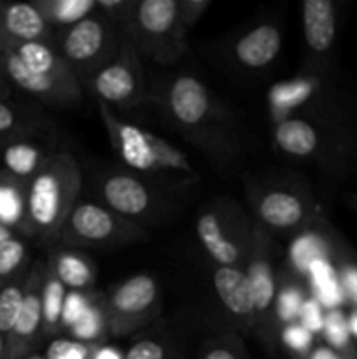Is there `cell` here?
Returning <instances> with one entry per match:
<instances>
[{"label": "cell", "mask_w": 357, "mask_h": 359, "mask_svg": "<svg viewBox=\"0 0 357 359\" xmlns=\"http://www.w3.org/2000/svg\"><path fill=\"white\" fill-rule=\"evenodd\" d=\"M83 175L69 151L55 153L34 175L27 193V217L42 241L62 231L70 210L79 202Z\"/></svg>", "instance_id": "cell-1"}, {"label": "cell", "mask_w": 357, "mask_h": 359, "mask_svg": "<svg viewBox=\"0 0 357 359\" xmlns=\"http://www.w3.org/2000/svg\"><path fill=\"white\" fill-rule=\"evenodd\" d=\"M102 118L107 126L111 144L130 168L139 172H184L192 174V168L184 154L172 144L139 126L121 121L112 114L105 102L98 100Z\"/></svg>", "instance_id": "cell-2"}, {"label": "cell", "mask_w": 357, "mask_h": 359, "mask_svg": "<svg viewBox=\"0 0 357 359\" xmlns=\"http://www.w3.org/2000/svg\"><path fill=\"white\" fill-rule=\"evenodd\" d=\"M121 41L115 25L100 14H91L86 20L62 30L58 53L77 77L94 76L114 60Z\"/></svg>", "instance_id": "cell-3"}, {"label": "cell", "mask_w": 357, "mask_h": 359, "mask_svg": "<svg viewBox=\"0 0 357 359\" xmlns=\"http://www.w3.org/2000/svg\"><path fill=\"white\" fill-rule=\"evenodd\" d=\"M126 28L135 44L140 42L144 51H149L161 62L170 60L172 49L178 53L184 37L177 0H144L133 4Z\"/></svg>", "instance_id": "cell-4"}, {"label": "cell", "mask_w": 357, "mask_h": 359, "mask_svg": "<svg viewBox=\"0 0 357 359\" xmlns=\"http://www.w3.org/2000/svg\"><path fill=\"white\" fill-rule=\"evenodd\" d=\"M91 88L98 100L107 105L130 107L144 97V74L132 41L125 39L107 67L91 77Z\"/></svg>", "instance_id": "cell-5"}, {"label": "cell", "mask_w": 357, "mask_h": 359, "mask_svg": "<svg viewBox=\"0 0 357 359\" xmlns=\"http://www.w3.org/2000/svg\"><path fill=\"white\" fill-rule=\"evenodd\" d=\"M0 62L4 69L9 74L10 79L28 93L35 95L48 104L65 105L80 98V86H70V84L59 83V81L46 77L42 74L34 72L23 60L18 56L13 46L7 39L0 34Z\"/></svg>", "instance_id": "cell-6"}, {"label": "cell", "mask_w": 357, "mask_h": 359, "mask_svg": "<svg viewBox=\"0 0 357 359\" xmlns=\"http://www.w3.org/2000/svg\"><path fill=\"white\" fill-rule=\"evenodd\" d=\"M121 230V221L115 217L112 210L94 202L79 200L70 210L59 233L65 237V241L69 237V241L98 244V242H108L111 238L118 237Z\"/></svg>", "instance_id": "cell-7"}, {"label": "cell", "mask_w": 357, "mask_h": 359, "mask_svg": "<svg viewBox=\"0 0 357 359\" xmlns=\"http://www.w3.org/2000/svg\"><path fill=\"white\" fill-rule=\"evenodd\" d=\"M102 198L114 214L136 217L153 205V195L140 179L130 174H111L102 182Z\"/></svg>", "instance_id": "cell-8"}, {"label": "cell", "mask_w": 357, "mask_h": 359, "mask_svg": "<svg viewBox=\"0 0 357 359\" xmlns=\"http://www.w3.org/2000/svg\"><path fill=\"white\" fill-rule=\"evenodd\" d=\"M168 104L175 119L189 128L200 125L210 109L205 86L191 76H181L174 81L168 95Z\"/></svg>", "instance_id": "cell-9"}, {"label": "cell", "mask_w": 357, "mask_h": 359, "mask_svg": "<svg viewBox=\"0 0 357 359\" xmlns=\"http://www.w3.org/2000/svg\"><path fill=\"white\" fill-rule=\"evenodd\" d=\"M2 34V32H0ZM4 35V34H2ZM6 37V35H4ZM7 42L13 46L21 60L30 67L34 72L42 74L46 77L59 81V83L70 84V86H79V77L70 70L65 60L59 56L58 49L52 48L48 42H18L6 37Z\"/></svg>", "instance_id": "cell-10"}, {"label": "cell", "mask_w": 357, "mask_h": 359, "mask_svg": "<svg viewBox=\"0 0 357 359\" xmlns=\"http://www.w3.org/2000/svg\"><path fill=\"white\" fill-rule=\"evenodd\" d=\"M214 286L224 307L240 319L252 321L255 316L251 283L244 270L237 266H219L214 273Z\"/></svg>", "instance_id": "cell-11"}, {"label": "cell", "mask_w": 357, "mask_h": 359, "mask_svg": "<svg viewBox=\"0 0 357 359\" xmlns=\"http://www.w3.org/2000/svg\"><path fill=\"white\" fill-rule=\"evenodd\" d=\"M156 283L149 276H136L122 283L112 293L108 307L115 321L133 319L149 311L156 302Z\"/></svg>", "instance_id": "cell-12"}, {"label": "cell", "mask_w": 357, "mask_h": 359, "mask_svg": "<svg viewBox=\"0 0 357 359\" xmlns=\"http://www.w3.org/2000/svg\"><path fill=\"white\" fill-rule=\"evenodd\" d=\"M2 34L18 42H46L49 23L35 4H10L2 13Z\"/></svg>", "instance_id": "cell-13"}, {"label": "cell", "mask_w": 357, "mask_h": 359, "mask_svg": "<svg viewBox=\"0 0 357 359\" xmlns=\"http://www.w3.org/2000/svg\"><path fill=\"white\" fill-rule=\"evenodd\" d=\"M282 44L280 30L273 25H259L234 46V56L248 69H262L276 58Z\"/></svg>", "instance_id": "cell-14"}, {"label": "cell", "mask_w": 357, "mask_h": 359, "mask_svg": "<svg viewBox=\"0 0 357 359\" xmlns=\"http://www.w3.org/2000/svg\"><path fill=\"white\" fill-rule=\"evenodd\" d=\"M303 28L310 49L326 53L332 46L336 34L335 7L329 0H304Z\"/></svg>", "instance_id": "cell-15"}, {"label": "cell", "mask_w": 357, "mask_h": 359, "mask_svg": "<svg viewBox=\"0 0 357 359\" xmlns=\"http://www.w3.org/2000/svg\"><path fill=\"white\" fill-rule=\"evenodd\" d=\"M196 233L210 258L220 266H237L240 262V248L226 235L223 221L217 214L203 212L196 223Z\"/></svg>", "instance_id": "cell-16"}, {"label": "cell", "mask_w": 357, "mask_h": 359, "mask_svg": "<svg viewBox=\"0 0 357 359\" xmlns=\"http://www.w3.org/2000/svg\"><path fill=\"white\" fill-rule=\"evenodd\" d=\"M38 270H34L30 276V283L24 290L23 305H21L20 316H18L16 326L13 330L14 349H23L28 342L35 339L37 332L41 330L42 323V283Z\"/></svg>", "instance_id": "cell-17"}, {"label": "cell", "mask_w": 357, "mask_h": 359, "mask_svg": "<svg viewBox=\"0 0 357 359\" xmlns=\"http://www.w3.org/2000/svg\"><path fill=\"white\" fill-rule=\"evenodd\" d=\"M258 214L273 228H293L304 219V203L294 193L270 191L259 200Z\"/></svg>", "instance_id": "cell-18"}, {"label": "cell", "mask_w": 357, "mask_h": 359, "mask_svg": "<svg viewBox=\"0 0 357 359\" xmlns=\"http://www.w3.org/2000/svg\"><path fill=\"white\" fill-rule=\"evenodd\" d=\"M248 283H251L252 298H254L255 316L266 314L275 304L276 290H275V276H273L272 263L266 256L265 244L261 237L255 241V251L252 255L251 265H248Z\"/></svg>", "instance_id": "cell-19"}, {"label": "cell", "mask_w": 357, "mask_h": 359, "mask_svg": "<svg viewBox=\"0 0 357 359\" xmlns=\"http://www.w3.org/2000/svg\"><path fill=\"white\" fill-rule=\"evenodd\" d=\"M275 140L282 151L293 156H308L317 149L318 137L314 126L303 119H286L275 130Z\"/></svg>", "instance_id": "cell-20"}, {"label": "cell", "mask_w": 357, "mask_h": 359, "mask_svg": "<svg viewBox=\"0 0 357 359\" xmlns=\"http://www.w3.org/2000/svg\"><path fill=\"white\" fill-rule=\"evenodd\" d=\"M307 272L310 273L312 284H314L315 300L322 307L336 311L345 300V291H343L342 280H338L332 266L326 262V258H322L312 263Z\"/></svg>", "instance_id": "cell-21"}, {"label": "cell", "mask_w": 357, "mask_h": 359, "mask_svg": "<svg viewBox=\"0 0 357 359\" xmlns=\"http://www.w3.org/2000/svg\"><path fill=\"white\" fill-rule=\"evenodd\" d=\"M41 11L49 27H72L79 21L86 20L97 9V0H49V2L35 4Z\"/></svg>", "instance_id": "cell-22"}, {"label": "cell", "mask_w": 357, "mask_h": 359, "mask_svg": "<svg viewBox=\"0 0 357 359\" xmlns=\"http://www.w3.org/2000/svg\"><path fill=\"white\" fill-rule=\"evenodd\" d=\"M52 154H44V151L31 142H16L10 144L4 151V165L10 174L16 177H31L44 167L46 161Z\"/></svg>", "instance_id": "cell-23"}, {"label": "cell", "mask_w": 357, "mask_h": 359, "mask_svg": "<svg viewBox=\"0 0 357 359\" xmlns=\"http://www.w3.org/2000/svg\"><path fill=\"white\" fill-rule=\"evenodd\" d=\"M52 272L56 273L63 286L70 290H84L91 286L94 279V272L91 269L90 262L76 252H59L55 258Z\"/></svg>", "instance_id": "cell-24"}, {"label": "cell", "mask_w": 357, "mask_h": 359, "mask_svg": "<svg viewBox=\"0 0 357 359\" xmlns=\"http://www.w3.org/2000/svg\"><path fill=\"white\" fill-rule=\"evenodd\" d=\"M65 298V286L56 277V273L51 272L46 277L44 286H42V319L48 332L55 330L62 323Z\"/></svg>", "instance_id": "cell-25"}, {"label": "cell", "mask_w": 357, "mask_h": 359, "mask_svg": "<svg viewBox=\"0 0 357 359\" xmlns=\"http://www.w3.org/2000/svg\"><path fill=\"white\" fill-rule=\"evenodd\" d=\"M23 298L24 290L18 284H10L0 291V333H13Z\"/></svg>", "instance_id": "cell-26"}, {"label": "cell", "mask_w": 357, "mask_h": 359, "mask_svg": "<svg viewBox=\"0 0 357 359\" xmlns=\"http://www.w3.org/2000/svg\"><path fill=\"white\" fill-rule=\"evenodd\" d=\"M324 251L326 245L324 242L321 241V237H317V235H304V237H301L300 241L293 245L290 256H293L294 265L300 270H304V272H307L308 266H310L312 263L324 258Z\"/></svg>", "instance_id": "cell-27"}, {"label": "cell", "mask_w": 357, "mask_h": 359, "mask_svg": "<svg viewBox=\"0 0 357 359\" xmlns=\"http://www.w3.org/2000/svg\"><path fill=\"white\" fill-rule=\"evenodd\" d=\"M102 332H104V316L98 311L97 307L91 305L86 312H84L83 318L76 323V325L70 328V333L76 340H79L80 344L93 342V340L100 339Z\"/></svg>", "instance_id": "cell-28"}, {"label": "cell", "mask_w": 357, "mask_h": 359, "mask_svg": "<svg viewBox=\"0 0 357 359\" xmlns=\"http://www.w3.org/2000/svg\"><path fill=\"white\" fill-rule=\"evenodd\" d=\"M23 210L24 202L20 191L14 186L0 184V223L6 226L20 223Z\"/></svg>", "instance_id": "cell-29"}, {"label": "cell", "mask_w": 357, "mask_h": 359, "mask_svg": "<svg viewBox=\"0 0 357 359\" xmlns=\"http://www.w3.org/2000/svg\"><path fill=\"white\" fill-rule=\"evenodd\" d=\"M324 332L326 340L331 344V347L342 351L349 346L350 340V330H349V321H346L345 316L336 309V311H329L324 316Z\"/></svg>", "instance_id": "cell-30"}, {"label": "cell", "mask_w": 357, "mask_h": 359, "mask_svg": "<svg viewBox=\"0 0 357 359\" xmlns=\"http://www.w3.org/2000/svg\"><path fill=\"white\" fill-rule=\"evenodd\" d=\"M304 304L303 293L296 286H286L276 297V314L282 321L293 323L294 319L300 318L301 307Z\"/></svg>", "instance_id": "cell-31"}, {"label": "cell", "mask_w": 357, "mask_h": 359, "mask_svg": "<svg viewBox=\"0 0 357 359\" xmlns=\"http://www.w3.org/2000/svg\"><path fill=\"white\" fill-rule=\"evenodd\" d=\"M27 248L18 238H7L0 244V277H7L16 272L18 266L23 263Z\"/></svg>", "instance_id": "cell-32"}, {"label": "cell", "mask_w": 357, "mask_h": 359, "mask_svg": "<svg viewBox=\"0 0 357 359\" xmlns=\"http://www.w3.org/2000/svg\"><path fill=\"white\" fill-rule=\"evenodd\" d=\"M94 353L88 344L55 340L48 349V359H91Z\"/></svg>", "instance_id": "cell-33"}, {"label": "cell", "mask_w": 357, "mask_h": 359, "mask_svg": "<svg viewBox=\"0 0 357 359\" xmlns=\"http://www.w3.org/2000/svg\"><path fill=\"white\" fill-rule=\"evenodd\" d=\"M282 340L293 353L307 354L310 351L312 342H314V333L308 332L301 325H287L282 332Z\"/></svg>", "instance_id": "cell-34"}, {"label": "cell", "mask_w": 357, "mask_h": 359, "mask_svg": "<svg viewBox=\"0 0 357 359\" xmlns=\"http://www.w3.org/2000/svg\"><path fill=\"white\" fill-rule=\"evenodd\" d=\"M90 307V300H88L84 294H80L79 291H72V293L66 294L65 298V305H63L62 312V323H59V325L65 326V328H72Z\"/></svg>", "instance_id": "cell-35"}, {"label": "cell", "mask_w": 357, "mask_h": 359, "mask_svg": "<svg viewBox=\"0 0 357 359\" xmlns=\"http://www.w3.org/2000/svg\"><path fill=\"white\" fill-rule=\"evenodd\" d=\"M300 323L310 333L322 332V328H324V312H322V305L315 298L304 300L300 312Z\"/></svg>", "instance_id": "cell-36"}, {"label": "cell", "mask_w": 357, "mask_h": 359, "mask_svg": "<svg viewBox=\"0 0 357 359\" xmlns=\"http://www.w3.org/2000/svg\"><path fill=\"white\" fill-rule=\"evenodd\" d=\"M122 359H164V347L156 340H140L130 347Z\"/></svg>", "instance_id": "cell-37"}, {"label": "cell", "mask_w": 357, "mask_h": 359, "mask_svg": "<svg viewBox=\"0 0 357 359\" xmlns=\"http://www.w3.org/2000/svg\"><path fill=\"white\" fill-rule=\"evenodd\" d=\"M209 6V0H186V2H178L182 32H186L191 25H195L196 20L200 18V14H202Z\"/></svg>", "instance_id": "cell-38"}, {"label": "cell", "mask_w": 357, "mask_h": 359, "mask_svg": "<svg viewBox=\"0 0 357 359\" xmlns=\"http://www.w3.org/2000/svg\"><path fill=\"white\" fill-rule=\"evenodd\" d=\"M202 359H241L237 349L230 346H224V344H217V346L209 347V349L203 353Z\"/></svg>", "instance_id": "cell-39"}, {"label": "cell", "mask_w": 357, "mask_h": 359, "mask_svg": "<svg viewBox=\"0 0 357 359\" xmlns=\"http://www.w3.org/2000/svg\"><path fill=\"white\" fill-rule=\"evenodd\" d=\"M342 286L345 294H349L354 302L357 304V269L354 266H346L342 273Z\"/></svg>", "instance_id": "cell-40"}, {"label": "cell", "mask_w": 357, "mask_h": 359, "mask_svg": "<svg viewBox=\"0 0 357 359\" xmlns=\"http://www.w3.org/2000/svg\"><path fill=\"white\" fill-rule=\"evenodd\" d=\"M14 125H16V114H14V111L9 105L0 102V132L10 130Z\"/></svg>", "instance_id": "cell-41"}, {"label": "cell", "mask_w": 357, "mask_h": 359, "mask_svg": "<svg viewBox=\"0 0 357 359\" xmlns=\"http://www.w3.org/2000/svg\"><path fill=\"white\" fill-rule=\"evenodd\" d=\"M308 359H343L338 353H335L332 349H328V347H318L314 353L310 354Z\"/></svg>", "instance_id": "cell-42"}, {"label": "cell", "mask_w": 357, "mask_h": 359, "mask_svg": "<svg viewBox=\"0 0 357 359\" xmlns=\"http://www.w3.org/2000/svg\"><path fill=\"white\" fill-rule=\"evenodd\" d=\"M93 359H122V358H121V354H119L115 349L105 347V349L97 351V353L93 354Z\"/></svg>", "instance_id": "cell-43"}, {"label": "cell", "mask_w": 357, "mask_h": 359, "mask_svg": "<svg viewBox=\"0 0 357 359\" xmlns=\"http://www.w3.org/2000/svg\"><path fill=\"white\" fill-rule=\"evenodd\" d=\"M349 321V330H350V335L357 337V311H354L352 314H350V318L346 319Z\"/></svg>", "instance_id": "cell-44"}, {"label": "cell", "mask_w": 357, "mask_h": 359, "mask_svg": "<svg viewBox=\"0 0 357 359\" xmlns=\"http://www.w3.org/2000/svg\"><path fill=\"white\" fill-rule=\"evenodd\" d=\"M7 238H10V230L6 224L0 223V244H2L4 241H7Z\"/></svg>", "instance_id": "cell-45"}, {"label": "cell", "mask_w": 357, "mask_h": 359, "mask_svg": "<svg viewBox=\"0 0 357 359\" xmlns=\"http://www.w3.org/2000/svg\"><path fill=\"white\" fill-rule=\"evenodd\" d=\"M4 351L6 349H4V339H2V333H0V359L4 358Z\"/></svg>", "instance_id": "cell-46"}, {"label": "cell", "mask_w": 357, "mask_h": 359, "mask_svg": "<svg viewBox=\"0 0 357 359\" xmlns=\"http://www.w3.org/2000/svg\"><path fill=\"white\" fill-rule=\"evenodd\" d=\"M0 84H2V74H0Z\"/></svg>", "instance_id": "cell-47"}, {"label": "cell", "mask_w": 357, "mask_h": 359, "mask_svg": "<svg viewBox=\"0 0 357 359\" xmlns=\"http://www.w3.org/2000/svg\"><path fill=\"white\" fill-rule=\"evenodd\" d=\"M30 359H42V358H30Z\"/></svg>", "instance_id": "cell-48"}]
</instances>
